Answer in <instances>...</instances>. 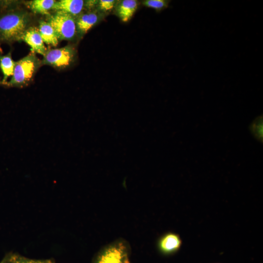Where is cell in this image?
Segmentation results:
<instances>
[{"mask_svg": "<svg viewBox=\"0 0 263 263\" xmlns=\"http://www.w3.org/2000/svg\"><path fill=\"white\" fill-rule=\"evenodd\" d=\"M32 16L27 11L9 9L0 14V41L8 43L20 41L31 27Z\"/></svg>", "mask_w": 263, "mask_h": 263, "instance_id": "obj_1", "label": "cell"}, {"mask_svg": "<svg viewBox=\"0 0 263 263\" xmlns=\"http://www.w3.org/2000/svg\"><path fill=\"white\" fill-rule=\"evenodd\" d=\"M42 65L41 60L31 52L23 58L15 61L14 72L9 81L4 85L9 87L23 88L28 86Z\"/></svg>", "mask_w": 263, "mask_h": 263, "instance_id": "obj_2", "label": "cell"}, {"mask_svg": "<svg viewBox=\"0 0 263 263\" xmlns=\"http://www.w3.org/2000/svg\"><path fill=\"white\" fill-rule=\"evenodd\" d=\"M48 22L53 27L59 41H73L77 37L76 19L62 11H55L50 14Z\"/></svg>", "mask_w": 263, "mask_h": 263, "instance_id": "obj_3", "label": "cell"}, {"mask_svg": "<svg viewBox=\"0 0 263 263\" xmlns=\"http://www.w3.org/2000/svg\"><path fill=\"white\" fill-rule=\"evenodd\" d=\"M76 50L72 45L47 49L41 60L42 65L50 66L56 69L63 70L70 67L75 61Z\"/></svg>", "mask_w": 263, "mask_h": 263, "instance_id": "obj_4", "label": "cell"}, {"mask_svg": "<svg viewBox=\"0 0 263 263\" xmlns=\"http://www.w3.org/2000/svg\"><path fill=\"white\" fill-rule=\"evenodd\" d=\"M96 9L87 10L79 15L76 19L77 37L82 38L92 28L99 24L106 17Z\"/></svg>", "mask_w": 263, "mask_h": 263, "instance_id": "obj_5", "label": "cell"}, {"mask_svg": "<svg viewBox=\"0 0 263 263\" xmlns=\"http://www.w3.org/2000/svg\"><path fill=\"white\" fill-rule=\"evenodd\" d=\"M94 263H130L127 248L122 243L110 245L99 254Z\"/></svg>", "mask_w": 263, "mask_h": 263, "instance_id": "obj_6", "label": "cell"}, {"mask_svg": "<svg viewBox=\"0 0 263 263\" xmlns=\"http://www.w3.org/2000/svg\"><path fill=\"white\" fill-rule=\"evenodd\" d=\"M22 40L30 47L31 52L33 53L43 56L47 50L38 28L35 27L31 26L27 30L22 38Z\"/></svg>", "mask_w": 263, "mask_h": 263, "instance_id": "obj_7", "label": "cell"}, {"mask_svg": "<svg viewBox=\"0 0 263 263\" xmlns=\"http://www.w3.org/2000/svg\"><path fill=\"white\" fill-rule=\"evenodd\" d=\"M52 10L62 11L75 17V19L86 11L85 0H60L56 1Z\"/></svg>", "mask_w": 263, "mask_h": 263, "instance_id": "obj_8", "label": "cell"}, {"mask_svg": "<svg viewBox=\"0 0 263 263\" xmlns=\"http://www.w3.org/2000/svg\"><path fill=\"white\" fill-rule=\"evenodd\" d=\"M139 2L137 0H118L114 8L115 15L124 22H128L136 11Z\"/></svg>", "mask_w": 263, "mask_h": 263, "instance_id": "obj_9", "label": "cell"}, {"mask_svg": "<svg viewBox=\"0 0 263 263\" xmlns=\"http://www.w3.org/2000/svg\"><path fill=\"white\" fill-rule=\"evenodd\" d=\"M38 30L44 43L54 47L57 46L59 40L53 27L48 21L40 20Z\"/></svg>", "mask_w": 263, "mask_h": 263, "instance_id": "obj_10", "label": "cell"}, {"mask_svg": "<svg viewBox=\"0 0 263 263\" xmlns=\"http://www.w3.org/2000/svg\"><path fill=\"white\" fill-rule=\"evenodd\" d=\"M15 61H14L11 56V52H9L5 55H0V69L3 74L2 80L0 84L4 85L9 77H11L13 74Z\"/></svg>", "mask_w": 263, "mask_h": 263, "instance_id": "obj_11", "label": "cell"}, {"mask_svg": "<svg viewBox=\"0 0 263 263\" xmlns=\"http://www.w3.org/2000/svg\"><path fill=\"white\" fill-rule=\"evenodd\" d=\"M56 1L54 0H33L28 2L27 6L31 11L36 14L49 15Z\"/></svg>", "mask_w": 263, "mask_h": 263, "instance_id": "obj_12", "label": "cell"}, {"mask_svg": "<svg viewBox=\"0 0 263 263\" xmlns=\"http://www.w3.org/2000/svg\"><path fill=\"white\" fill-rule=\"evenodd\" d=\"M180 244L179 237L176 234L170 233L162 238L160 242L159 247L163 252L169 253L178 249Z\"/></svg>", "mask_w": 263, "mask_h": 263, "instance_id": "obj_13", "label": "cell"}, {"mask_svg": "<svg viewBox=\"0 0 263 263\" xmlns=\"http://www.w3.org/2000/svg\"><path fill=\"white\" fill-rule=\"evenodd\" d=\"M6 259V263H55V261L53 259H32L18 254H11Z\"/></svg>", "mask_w": 263, "mask_h": 263, "instance_id": "obj_14", "label": "cell"}, {"mask_svg": "<svg viewBox=\"0 0 263 263\" xmlns=\"http://www.w3.org/2000/svg\"><path fill=\"white\" fill-rule=\"evenodd\" d=\"M170 2L169 0H144L141 3L145 7L152 8L160 13L168 8Z\"/></svg>", "mask_w": 263, "mask_h": 263, "instance_id": "obj_15", "label": "cell"}, {"mask_svg": "<svg viewBox=\"0 0 263 263\" xmlns=\"http://www.w3.org/2000/svg\"><path fill=\"white\" fill-rule=\"evenodd\" d=\"M116 2V0H98L96 9L107 16L114 10Z\"/></svg>", "mask_w": 263, "mask_h": 263, "instance_id": "obj_16", "label": "cell"}, {"mask_svg": "<svg viewBox=\"0 0 263 263\" xmlns=\"http://www.w3.org/2000/svg\"><path fill=\"white\" fill-rule=\"evenodd\" d=\"M255 123L256 124L253 125L254 133L255 135L259 136V138H261V135H262V125H261L260 124H259L258 121L257 122Z\"/></svg>", "mask_w": 263, "mask_h": 263, "instance_id": "obj_17", "label": "cell"}, {"mask_svg": "<svg viewBox=\"0 0 263 263\" xmlns=\"http://www.w3.org/2000/svg\"><path fill=\"white\" fill-rule=\"evenodd\" d=\"M0 263H6V259H4Z\"/></svg>", "mask_w": 263, "mask_h": 263, "instance_id": "obj_18", "label": "cell"}, {"mask_svg": "<svg viewBox=\"0 0 263 263\" xmlns=\"http://www.w3.org/2000/svg\"><path fill=\"white\" fill-rule=\"evenodd\" d=\"M2 52H3L2 49V48H1V47H0V53H2Z\"/></svg>", "mask_w": 263, "mask_h": 263, "instance_id": "obj_19", "label": "cell"}]
</instances>
